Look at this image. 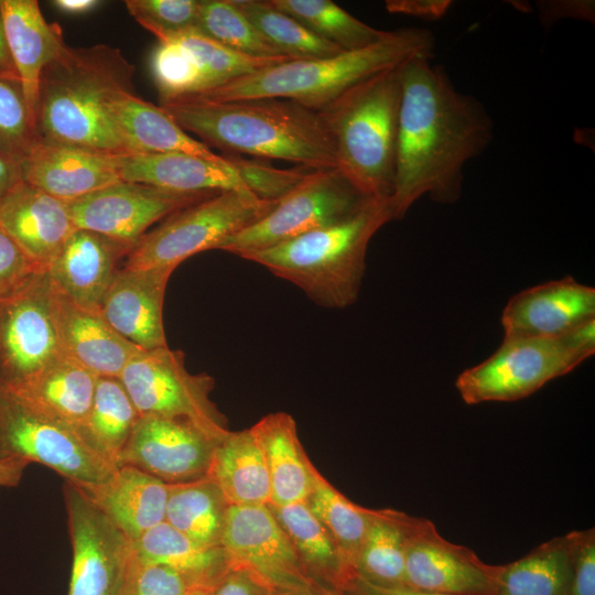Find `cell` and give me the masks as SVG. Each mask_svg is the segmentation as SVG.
<instances>
[{"mask_svg": "<svg viewBox=\"0 0 595 595\" xmlns=\"http://www.w3.org/2000/svg\"><path fill=\"white\" fill-rule=\"evenodd\" d=\"M432 57L415 55L399 66L393 220L422 196L442 204L459 199L465 164L494 139V121L484 105L458 91Z\"/></svg>", "mask_w": 595, "mask_h": 595, "instance_id": "1", "label": "cell"}, {"mask_svg": "<svg viewBox=\"0 0 595 595\" xmlns=\"http://www.w3.org/2000/svg\"><path fill=\"white\" fill-rule=\"evenodd\" d=\"M134 72L118 47L65 44L41 75L36 108L40 141L110 156L128 155L111 107L120 95L134 93Z\"/></svg>", "mask_w": 595, "mask_h": 595, "instance_id": "2", "label": "cell"}, {"mask_svg": "<svg viewBox=\"0 0 595 595\" xmlns=\"http://www.w3.org/2000/svg\"><path fill=\"white\" fill-rule=\"evenodd\" d=\"M186 132L224 154H248L336 169L331 138L317 111L283 98L213 101L196 97L160 105Z\"/></svg>", "mask_w": 595, "mask_h": 595, "instance_id": "3", "label": "cell"}, {"mask_svg": "<svg viewBox=\"0 0 595 595\" xmlns=\"http://www.w3.org/2000/svg\"><path fill=\"white\" fill-rule=\"evenodd\" d=\"M391 220L390 198H370L337 224L241 258L293 283L320 306L345 309L358 299L371 238Z\"/></svg>", "mask_w": 595, "mask_h": 595, "instance_id": "4", "label": "cell"}, {"mask_svg": "<svg viewBox=\"0 0 595 595\" xmlns=\"http://www.w3.org/2000/svg\"><path fill=\"white\" fill-rule=\"evenodd\" d=\"M435 40L428 29L393 30L365 48L316 60L288 61L193 97L213 101L283 98L320 111L365 78L415 55L433 56Z\"/></svg>", "mask_w": 595, "mask_h": 595, "instance_id": "5", "label": "cell"}, {"mask_svg": "<svg viewBox=\"0 0 595 595\" xmlns=\"http://www.w3.org/2000/svg\"><path fill=\"white\" fill-rule=\"evenodd\" d=\"M399 66L365 78L317 111L334 147L336 170L368 198H390L393 192Z\"/></svg>", "mask_w": 595, "mask_h": 595, "instance_id": "6", "label": "cell"}, {"mask_svg": "<svg viewBox=\"0 0 595 595\" xmlns=\"http://www.w3.org/2000/svg\"><path fill=\"white\" fill-rule=\"evenodd\" d=\"M277 202L247 190L217 193L165 217L137 242L125 267L174 271L187 258L218 249L225 239L264 217Z\"/></svg>", "mask_w": 595, "mask_h": 595, "instance_id": "7", "label": "cell"}, {"mask_svg": "<svg viewBox=\"0 0 595 595\" xmlns=\"http://www.w3.org/2000/svg\"><path fill=\"white\" fill-rule=\"evenodd\" d=\"M119 379L140 415L187 421L216 442L230 432L227 418L210 399L214 378L190 372L181 350H141Z\"/></svg>", "mask_w": 595, "mask_h": 595, "instance_id": "8", "label": "cell"}, {"mask_svg": "<svg viewBox=\"0 0 595 595\" xmlns=\"http://www.w3.org/2000/svg\"><path fill=\"white\" fill-rule=\"evenodd\" d=\"M369 199L338 170H312L264 217L225 239L218 250L244 257L337 224Z\"/></svg>", "mask_w": 595, "mask_h": 595, "instance_id": "9", "label": "cell"}, {"mask_svg": "<svg viewBox=\"0 0 595 595\" xmlns=\"http://www.w3.org/2000/svg\"><path fill=\"white\" fill-rule=\"evenodd\" d=\"M584 360L560 338L504 337L497 350L464 370L455 387L467 404L527 398Z\"/></svg>", "mask_w": 595, "mask_h": 595, "instance_id": "10", "label": "cell"}, {"mask_svg": "<svg viewBox=\"0 0 595 595\" xmlns=\"http://www.w3.org/2000/svg\"><path fill=\"white\" fill-rule=\"evenodd\" d=\"M4 458L40 463L75 484L99 483L117 467L91 451L73 429L0 387V459Z\"/></svg>", "mask_w": 595, "mask_h": 595, "instance_id": "11", "label": "cell"}, {"mask_svg": "<svg viewBox=\"0 0 595 595\" xmlns=\"http://www.w3.org/2000/svg\"><path fill=\"white\" fill-rule=\"evenodd\" d=\"M63 496L73 561L67 595H119L134 560V542L72 482Z\"/></svg>", "mask_w": 595, "mask_h": 595, "instance_id": "12", "label": "cell"}, {"mask_svg": "<svg viewBox=\"0 0 595 595\" xmlns=\"http://www.w3.org/2000/svg\"><path fill=\"white\" fill-rule=\"evenodd\" d=\"M45 269L0 300V387L13 388L63 355Z\"/></svg>", "mask_w": 595, "mask_h": 595, "instance_id": "13", "label": "cell"}, {"mask_svg": "<svg viewBox=\"0 0 595 595\" xmlns=\"http://www.w3.org/2000/svg\"><path fill=\"white\" fill-rule=\"evenodd\" d=\"M215 194L175 192L119 180L66 206L76 228L102 234L133 248L154 223Z\"/></svg>", "mask_w": 595, "mask_h": 595, "instance_id": "14", "label": "cell"}, {"mask_svg": "<svg viewBox=\"0 0 595 595\" xmlns=\"http://www.w3.org/2000/svg\"><path fill=\"white\" fill-rule=\"evenodd\" d=\"M499 565L444 539L426 518L408 515L404 586L446 595H496Z\"/></svg>", "mask_w": 595, "mask_h": 595, "instance_id": "15", "label": "cell"}, {"mask_svg": "<svg viewBox=\"0 0 595 595\" xmlns=\"http://www.w3.org/2000/svg\"><path fill=\"white\" fill-rule=\"evenodd\" d=\"M221 547L234 566L252 571L275 592L317 584L304 571L268 505L229 506Z\"/></svg>", "mask_w": 595, "mask_h": 595, "instance_id": "16", "label": "cell"}, {"mask_svg": "<svg viewBox=\"0 0 595 595\" xmlns=\"http://www.w3.org/2000/svg\"><path fill=\"white\" fill-rule=\"evenodd\" d=\"M216 443L187 421L140 415L118 466L136 467L165 484L191 482L206 476Z\"/></svg>", "mask_w": 595, "mask_h": 595, "instance_id": "17", "label": "cell"}, {"mask_svg": "<svg viewBox=\"0 0 595 595\" xmlns=\"http://www.w3.org/2000/svg\"><path fill=\"white\" fill-rule=\"evenodd\" d=\"M595 317V289L572 277L526 289L501 313L504 337L556 338Z\"/></svg>", "mask_w": 595, "mask_h": 595, "instance_id": "18", "label": "cell"}, {"mask_svg": "<svg viewBox=\"0 0 595 595\" xmlns=\"http://www.w3.org/2000/svg\"><path fill=\"white\" fill-rule=\"evenodd\" d=\"M172 270L158 268L119 269L100 306L106 321L140 349L167 346L163 304Z\"/></svg>", "mask_w": 595, "mask_h": 595, "instance_id": "19", "label": "cell"}, {"mask_svg": "<svg viewBox=\"0 0 595 595\" xmlns=\"http://www.w3.org/2000/svg\"><path fill=\"white\" fill-rule=\"evenodd\" d=\"M132 247L102 234L76 228L45 268L52 285L77 305L100 311L120 260Z\"/></svg>", "mask_w": 595, "mask_h": 595, "instance_id": "20", "label": "cell"}, {"mask_svg": "<svg viewBox=\"0 0 595 595\" xmlns=\"http://www.w3.org/2000/svg\"><path fill=\"white\" fill-rule=\"evenodd\" d=\"M0 226L42 269L76 229L65 202L24 180L1 196Z\"/></svg>", "mask_w": 595, "mask_h": 595, "instance_id": "21", "label": "cell"}, {"mask_svg": "<svg viewBox=\"0 0 595 595\" xmlns=\"http://www.w3.org/2000/svg\"><path fill=\"white\" fill-rule=\"evenodd\" d=\"M52 290L55 326L63 355L97 377H120L129 361L143 349L115 331L100 311L77 305L53 285Z\"/></svg>", "mask_w": 595, "mask_h": 595, "instance_id": "22", "label": "cell"}, {"mask_svg": "<svg viewBox=\"0 0 595 595\" xmlns=\"http://www.w3.org/2000/svg\"><path fill=\"white\" fill-rule=\"evenodd\" d=\"M20 167L22 180L65 203L120 180L117 156L41 141Z\"/></svg>", "mask_w": 595, "mask_h": 595, "instance_id": "23", "label": "cell"}, {"mask_svg": "<svg viewBox=\"0 0 595 595\" xmlns=\"http://www.w3.org/2000/svg\"><path fill=\"white\" fill-rule=\"evenodd\" d=\"M75 485L133 542L164 522L167 484L136 467L119 465L99 483Z\"/></svg>", "mask_w": 595, "mask_h": 595, "instance_id": "24", "label": "cell"}, {"mask_svg": "<svg viewBox=\"0 0 595 595\" xmlns=\"http://www.w3.org/2000/svg\"><path fill=\"white\" fill-rule=\"evenodd\" d=\"M0 10L8 48L36 125L41 75L66 44L62 29L45 20L36 0H0Z\"/></svg>", "mask_w": 595, "mask_h": 595, "instance_id": "25", "label": "cell"}, {"mask_svg": "<svg viewBox=\"0 0 595 595\" xmlns=\"http://www.w3.org/2000/svg\"><path fill=\"white\" fill-rule=\"evenodd\" d=\"M120 180L185 193L247 190L227 159L170 152L117 156Z\"/></svg>", "mask_w": 595, "mask_h": 595, "instance_id": "26", "label": "cell"}, {"mask_svg": "<svg viewBox=\"0 0 595 595\" xmlns=\"http://www.w3.org/2000/svg\"><path fill=\"white\" fill-rule=\"evenodd\" d=\"M97 378L61 355L31 378L4 389L34 411L76 432L89 412Z\"/></svg>", "mask_w": 595, "mask_h": 595, "instance_id": "27", "label": "cell"}, {"mask_svg": "<svg viewBox=\"0 0 595 595\" xmlns=\"http://www.w3.org/2000/svg\"><path fill=\"white\" fill-rule=\"evenodd\" d=\"M261 446L270 480V505L302 502L314 484L317 468L298 435L293 416L270 413L251 426Z\"/></svg>", "mask_w": 595, "mask_h": 595, "instance_id": "28", "label": "cell"}, {"mask_svg": "<svg viewBox=\"0 0 595 595\" xmlns=\"http://www.w3.org/2000/svg\"><path fill=\"white\" fill-rule=\"evenodd\" d=\"M111 116L128 155L180 152L213 160L221 156L184 131L161 106L136 93L117 97Z\"/></svg>", "mask_w": 595, "mask_h": 595, "instance_id": "29", "label": "cell"}, {"mask_svg": "<svg viewBox=\"0 0 595 595\" xmlns=\"http://www.w3.org/2000/svg\"><path fill=\"white\" fill-rule=\"evenodd\" d=\"M230 506L270 502V480L261 446L252 429L230 431L216 443L206 474Z\"/></svg>", "mask_w": 595, "mask_h": 595, "instance_id": "30", "label": "cell"}, {"mask_svg": "<svg viewBox=\"0 0 595 595\" xmlns=\"http://www.w3.org/2000/svg\"><path fill=\"white\" fill-rule=\"evenodd\" d=\"M134 553L141 563L167 566L198 588H215L234 566L223 547L199 544L165 521L134 541Z\"/></svg>", "mask_w": 595, "mask_h": 595, "instance_id": "31", "label": "cell"}, {"mask_svg": "<svg viewBox=\"0 0 595 595\" xmlns=\"http://www.w3.org/2000/svg\"><path fill=\"white\" fill-rule=\"evenodd\" d=\"M267 505L286 533L310 578L320 585L343 591L349 575L339 551L329 532L306 504Z\"/></svg>", "mask_w": 595, "mask_h": 595, "instance_id": "32", "label": "cell"}, {"mask_svg": "<svg viewBox=\"0 0 595 595\" xmlns=\"http://www.w3.org/2000/svg\"><path fill=\"white\" fill-rule=\"evenodd\" d=\"M571 532L550 539L524 556L499 565L496 595H570Z\"/></svg>", "mask_w": 595, "mask_h": 595, "instance_id": "33", "label": "cell"}, {"mask_svg": "<svg viewBox=\"0 0 595 595\" xmlns=\"http://www.w3.org/2000/svg\"><path fill=\"white\" fill-rule=\"evenodd\" d=\"M139 418L119 377H98L89 412L76 433L97 455L118 466Z\"/></svg>", "mask_w": 595, "mask_h": 595, "instance_id": "34", "label": "cell"}, {"mask_svg": "<svg viewBox=\"0 0 595 595\" xmlns=\"http://www.w3.org/2000/svg\"><path fill=\"white\" fill-rule=\"evenodd\" d=\"M229 504L208 477L167 484L164 521L206 547H221Z\"/></svg>", "mask_w": 595, "mask_h": 595, "instance_id": "35", "label": "cell"}, {"mask_svg": "<svg viewBox=\"0 0 595 595\" xmlns=\"http://www.w3.org/2000/svg\"><path fill=\"white\" fill-rule=\"evenodd\" d=\"M408 513L372 509L355 575L381 587L404 586Z\"/></svg>", "mask_w": 595, "mask_h": 595, "instance_id": "36", "label": "cell"}, {"mask_svg": "<svg viewBox=\"0 0 595 595\" xmlns=\"http://www.w3.org/2000/svg\"><path fill=\"white\" fill-rule=\"evenodd\" d=\"M304 502L329 532L350 580L355 575L372 509L349 500L318 470L315 472L312 490Z\"/></svg>", "mask_w": 595, "mask_h": 595, "instance_id": "37", "label": "cell"}, {"mask_svg": "<svg viewBox=\"0 0 595 595\" xmlns=\"http://www.w3.org/2000/svg\"><path fill=\"white\" fill-rule=\"evenodd\" d=\"M269 2L343 52L370 46L389 32L364 23L329 0H269Z\"/></svg>", "mask_w": 595, "mask_h": 595, "instance_id": "38", "label": "cell"}, {"mask_svg": "<svg viewBox=\"0 0 595 595\" xmlns=\"http://www.w3.org/2000/svg\"><path fill=\"white\" fill-rule=\"evenodd\" d=\"M235 7L280 54L294 61L316 60L342 53L269 0H232Z\"/></svg>", "mask_w": 595, "mask_h": 595, "instance_id": "39", "label": "cell"}, {"mask_svg": "<svg viewBox=\"0 0 595 595\" xmlns=\"http://www.w3.org/2000/svg\"><path fill=\"white\" fill-rule=\"evenodd\" d=\"M172 41H176L185 47L201 69L202 91L198 95L256 73L262 68L288 61H294L283 55L257 57L242 54L228 48L196 31L185 33Z\"/></svg>", "mask_w": 595, "mask_h": 595, "instance_id": "40", "label": "cell"}, {"mask_svg": "<svg viewBox=\"0 0 595 595\" xmlns=\"http://www.w3.org/2000/svg\"><path fill=\"white\" fill-rule=\"evenodd\" d=\"M195 31L242 54L282 56L235 7L232 0H201Z\"/></svg>", "mask_w": 595, "mask_h": 595, "instance_id": "41", "label": "cell"}, {"mask_svg": "<svg viewBox=\"0 0 595 595\" xmlns=\"http://www.w3.org/2000/svg\"><path fill=\"white\" fill-rule=\"evenodd\" d=\"M160 105L202 91V74L191 53L176 41L159 42L151 61Z\"/></svg>", "mask_w": 595, "mask_h": 595, "instance_id": "42", "label": "cell"}, {"mask_svg": "<svg viewBox=\"0 0 595 595\" xmlns=\"http://www.w3.org/2000/svg\"><path fill=\"white\" fill-rule=\"evenodd\" d=\"M39 142L20 80L0 76V151L21 160Z\"/></svg>", "mask_w": 595, "mask_h": 595, "instance_id": "43", "label": "cell"}, {"mask_svg": "<svg viewBox=\"0 0 595 595\" xmlns=\"http://www.w3.org/2000/svg\"><path fill=\"white\" fill-rule=\"evenodd\" d=\"M125 4L159 42H169L195 31L201 0H127Z\"/></svg>", "mask_w": 595, "mask_h": 595, "instance_id": "44", "label": "cell"}, {"mask_svg": "<svg viewBox=\"0 0 595 595\" xmlns=\"http://www.w3.org/2000/svg\"><path fill=\"white\" fill-rule=\"evenodd\" d=\"M239 175L245 186L264 201H279L306 175V167L282 170L262 161L241 155L223 154Z\"/></svg>", "mask_w": 595, "mask_h": 595, "instance_id": "45", "label": "cell"}, {"mask_svg": "<svg viewBox=\"0 0 595 595\" xmlns=\"http://www.w3.org/2000/svg\"><path fill=\"white\" fill-rule=\"evenodd\" d=\"M195 589L198 587L181 573L167 566L141 563L134 555L119 595H190Z\"/></svg>", "mask_w": 595, "mask_h": 595, "instance_id": "46", "label": "cell"}, {"mask_svg": "<svg viewBox=\"0 0 595 595\" xmlns=\"http://www.w3.org/2000/svg\"><path fill=\"white\" fill-rule=\"evenodd\" d=\"M40 270L43 269L0 226V300L19 290Z\"/></svg>", "mask_w": 595, "mask_h": 595, "instance_id": "47", "label": "cell"}, {"mask_svg": "<svg viewBox=\"0 0 595 595\" xmlns=\"http://www.w3.org/2000/svg\"><path fill=\"white\" fill-rule=\"evenodd\" d=\"M572 583L570 595H595V529L571 531Z\"/></svg>", "mask_w": 595, "mask_h": 595, "instance_id": "48", "label": "cell"}, {"mask_svg": "<svg viewBox=\"0 0 595 595\" xmlns=\"http://www.w3.org/2000/svg\"><path fill=\"white\" fill-rule=\"evenodd\" d=\"M277 592L259 575L242 566H232L212 595H274Z\"/></svg>", "mask_w": 595, "mask_h": 595, "instance_id": "49", "label": "cell"}, {"mask_svg": "<svg viewBox=\"0 0 595 595\" xmlns=\"http://www.w3.org/2000/svg\"><path fill=\"white\" fill-rule=\"evenodd\" d=\"M450 0H388L386 9L390 13L411 15L423 20H439L446 14Z\"/></svg>", "mask_w": 595, "mask_h": 595, "instance_id": "50", "label": "cell"}, {"mask_svg": "<svg viewBox=\"0 0 595 595\" xmlns=\"http://www.w3.org/2000/svg\"><path fill=\"white\" fill-rule=\"evenodd\" d=\"M539 6L540 18L545 25L562 18L594 21V2L591 1H544Z\"/></svg>", "mask_w": 595, "mask_h": 595, "instance_id": "51", "label": "cell"}, {"mask_svg": "<svg viewBox=\"0 0 595 595\" xmlns=\"http://www.w3.org/2000/svg\"><path fill=\"white\" fill-rule=\"evenodd\" d=\"M560 338L585 361L595 353V317L580 323Z\"/></svg>", "mask_w": 595, "mask_h": 595, "instance_id": "52", "label": "cell"}, {"mask_svg": "<svg viewBox=\"0 0 595 595\" xmlns=\"http://www.w3.org/2000/svg\"><path fill=\"white\" fill-rule=\"evenodd\" d=\"M343 592L346 595H446L413 589L407 586L381 587L374 585L358 576H353L344 586Z\"/></svg>", "mask_w": 595, "mask_h": 595, "instance_id": "53", "label": "cell"}, {"mask_svg": "<svg viewBox=\"0 0 595 595\" xmlns=\"http://www.w3.org/2000/svg\"><path fill=\"white\" fill-rule=\"evenodd\" d=\"M20 180H22L20 160L0 151V198Z\"/></svg>", "mask_w": 595, "mask_h": 595, "instance_id": "54", "label": "cell"}, {"mask_svg": "<svg viewBox=\"0 0 595 595\" xmlns=\"http://www.w3.org/2000/svg\"><path fill=\"white\" fill-rule=\"evenodd\" d=\"M30 462L22 458L0 459V487H14L21 482Z\"/></svg>", "mask_w": 595, "mask_h": 595, "instance_id": "55", "label": "cell"}, {"mask_svg": "<svg viewBox=\"0 0 595 595\" xmlns=\"http://www.w3.org/2000/svg\"><path fill=\"white\" fill-rule=\"evenodd\" d=\"M0 76L20 80L15 66L11 58L9 48H8L4 30H3L1 10H0Z\"/></svg>", "mask_w": 595, "mask_h": 595, "instance_id": "56", "label": "cell"}, {"mask_svg": "<svg viewBox=\"0 0 595 595\" xmlns=\"http://www.w3.org/2000/svg\"><path fill=\"white\" fill-rule=\"evenodd\" d=\"M53 3L64 13L85 14L96 9L101 2L97 0H55Z\"/></svg>", "mask_w": 595, "mask_h": 595, "instance_id": "57", "label": "cell"}, {"mask_svg": "<svg viewBox=\"0 0 595 595\" xmlns=\"http://www.w3.org/2000/svg\"><path fill=\"white\" fill-rule=\"evenodd\" d=\"M274 595H346V594L343 591L337 589V588H332V587L323 586L320 584H313L304 588L277 592Z\"/></svg>", "mask_w": 595, "mask_h": 595, "instance_id": "58", "label": "cell"}, {"mask_svg": "<svg viewBox=\"0 0 595 595\" xmlns=\"http://www.w3.org/2000/svg\"><path fill=\"white\" fill-rule=\"evenodd\" d=\"M214 588H198L193 591L190 595H212Z\"/></svg>", "mask_w": 595, "mask_h": 595, "instance_id": "59", "label": "cell"}]
</instances>
